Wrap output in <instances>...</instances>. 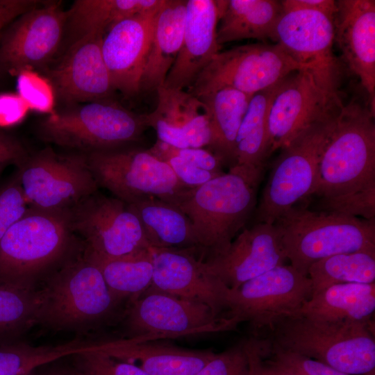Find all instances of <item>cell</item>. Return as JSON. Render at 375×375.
<instances>
[{
  "label": "cell",
  "mask_w": 375,
  "mask_h": 375,
  "mask_svg": "<svg viewBox=\"0 0 375 375\" xmlns=\"http://www.w3.org/2000/svg\"><path fill=\"white\" fill-rule=\"evenodd\" d=\"M226 0H186L183 42L164 86L188 89L212 57L220 51L217 30Z\"/></svg>",
  "instance_id": "cell-22"
},
{
  "label": "cell",
  "mask_w": 375,
  "mask_h": 375,
  "mask_svg": "<svg viewBox=\"0 0 375 375\" xmlns=\"http://www.w3.org/2000/svg\"><path fill=\"white\" fill-rule=\"evenodd\" d=\"M151 287L163 292L210 307L217 314L228 312L230 289L207 269L195 251L151 247Z\"/></svg>",
  "instance_id": "cell-19"
},
{
  "label": "cell",
  "mask_w": 375,
  "mask_h": 375,
  "mask_svg": "<svg viewBox=\"0 0 375 375\" xmlns=\"http://www.w3.org/2000/svg\"><path fill=\"white\" fill-rule=\"evenodd\" d=\"M27 156L24 147L18 140L0 133V173L9 165H20Z\"/></svg>",
  "instance_id": "cell-47"
},
{
  "label": "cell",
  "mask_w": 375,
  "mask_h": 375,
  "mask_svg": "<svg viewBox=\"0 0 375 375\" xmlns=\"http://www.w3.org/2000/svg\"><path fill=\"white\" fill-rule=\"evenodd\" d=\"M283 11L308 10L322 12L334 19L338 10L337 1L333 0H284L281 1Z\"/></svg>",
  "instance_id": "cell-49"
},
{
  "label": "cell",
  "mask_w": 375,
  "mask_h": 375,
  "mask_svg": "<svg viewBox=\"0 0 375 375\" xmlns=\"http://www.w3.org/2000/svg\"><path fill=\"white\" fill-rule=\"evenodd\" d=\"M94 349L77 354L85 373L88 375H149L138 366L115 359L101 350Z\"/></svg>",
  "instance_id": "cell-40"
},
{
  "label": "cell",
  "mask_w": 375,
  "mask_h": 375,
  "mask_svg": "<svg viewBox=\"0 0 375 375\" xmlns=\"http://www.w3.org/2000/svg\"><path fill=\"white\" fill-rule=\"evenodd\" d=\"M29 108L17 94L0 95V126H14L21 122Z\"/></svg>",
  "instance_id": "cell-46"
},
{
  "label": "cell",
  "mask_w": 375,
  "mask_h": 375,
  "mask_svg": "<svg viewBox=\"0 0 375 375\" xmlns=\"http://www.w3.org/2000/svg\"><path fill=\"white\" fill-rule=\"evenodd\" d=\"M16 174L0 184V240L30 207Z\"/></svg>",
  "instance_id": "cell-39"
},
{
  "label": "cell",
  "mask_w": 375,
  "mask_h": 375,
  "mask_svg": "<svg viewBox=\"0 0 375 375\" xmlns=\"http://www.w3.org/2000/svg\"><path fill=\"white\" fill-rule=\"evenodd\" d=\"M18 95L29 110L53 113L55 92L51 81L33 69H24L18 74Z\"/></svg>",
  "instance_id": "cell-38"
},
{
  "label": "cell",
  "mask_w": 375,
  "mask_h": 375,
  "mask_svg": "<svg viewBox=\"0 0 375 375\" xmlns=\"http://www.w3.org/2000/svg\"><path fill=\"white\" fill-rule=\"evenodd\" d=\"M283 80L252 96L238 131L234 166L264 173L267 160L270 156L268 145L269 110L272 100Z\"/></svg>",
  "instance_id": "cell-31"
},
{
  "label": "cell",
  "mask_w": 375,
  "mask_h": 375,
  "mask_svg": "<svg viewBox=\"0 0 375 375\" xmlns=\"http://www.w3.org/2000/svg\"><path fill=\"white\" fill-rule=\"evenodd\" d=\"M158 159L174 156L179 157L202 169L216 174H222V160L210 150L204 148H177L157 140L149 149Z\"/></svg>",
  "instance_id": "cell-42"
},
{
  "label": "cell",
  "mask_w": 375,
  "mask_h": 375,
  "mask_svg": "<svg viewBox=\"0 0 375 375\" xmlns=\"http://www.w3.org/2000/svg\"><path fill=\"white\" fill-rule=\"evenodd\" d=\"M125 322L128 339L138 342L233 331L240 324L205 303L152 287L131 299Z\"/></svg>",
  "instance_id": "cell-10"
},
{
  "label": "cell",
  "mask_w": 375,
  "mask_h": 375,
  "mask_svg": "<svg viewBox=\"0 0 375 375\" xmlns=\"http://www.w3.org/2000/svg\"><path fill=\"white\" fill-rule=\"evenodd\" d=\"M307 276L312 295L340 283H375V252L342 253L322 259L312 265Z\"/></svg>",
  "instance_id": "cell-35"
},
{
  "label": "cell",
  "mask_w": 375,
  "mask_h": 375,
  "mask_svg": "<svg viewBox=\"0 0 375 375\" xmlns=\"http://www.w3.org/2000/svg\"><path fill=\"white\" fill-rule=\"evenodd\" d=\"M148 128L146 114H135L110 100L49 115L40 124L47 141L89 153L121 148L138 141Z\"/></svg>",
  "instance_id": "cell-7"
},
{
  "label": "cell",
  "mask_w": 375,
  "mask_h": 375,
  "mask_svg": "<svg viewBox=\"0 0 375 375\" xmlns=\"http://www.w3.org/2000/svg\"><path fill=\"white\" fill-rule=\"evenodd\" d=\"M103 37L87 34L77 38L50 71L49 80L63 99L101 101L115 91L102 54Z\"/></svg>",
  "instance_id": "cell-21"
},
{
  "label": "cell",
  "mask_w": 375,
  "mask_h": 375,
  "mask_svg": "<svg viewBox=\"0 0 375 375\" xmlns=\"http://www.w3.org/2000/svg\"><path fill=\"white\" fill-rule=\"evenodd\" d=\"M283 12L281 1L228 0L217 26V42L222 46L244 39L273 40Z\"/></svg>",
  "instance_id": "cell-28"
},
{
  "label": "cell",
  "mask_w": 375,
  "mask_h": 375,
  "mask_svg": "<svg viewBox=\"0 0 375 375\" xmlns=\"http://www.w3.org/2000/svg\"><path fill=\"white\" fill-rule=\"evenodd\" d=\"M127 206L138 218L151 247L200 250L190 219L177 206L153 197Z\"/></svg>",
  "instance_id": "cell-26"
},
{
  "label": "cell",
  "mask_w": 375,
  "mask_h": 375,
  "mask_svg": "<svg viewBox=\"0 0 375 375\" xmlns=\"http://www.w3.org/2000/svg\"><path fill=\"white\" fill-rule=\"evenodd\" d=\"M67 12L57 1L40 3L16 19L0 39V60L12 74L49 62L60 44Z\"/></svg>",
  "instance_id": "cell-16"
},
{
  "label": "cell",
  "mask_w": 375,
  "mask_h": 375,
  "mask_svg": "<svg viewBox=\"0 0 375 375\" xmlns=\"http://www.w3.org/2000/svg\"><path fill=\"white\" fill-rule=\"evenodd\" d=\"M101 350L138 366L149 375H195L215 354L210 349H189L132 339L104 342Z\"/></svg>",
  "instance_id": "cell-24"
},
{
  "label": "cell",
  "mask_w": 375,
  "mask_h": 375,
  "mask_svg": "<svg viewBox=\"0 0 375 375\" xmlns=\"http://www.w3.org/2000/svg\"><path fill=\"white\" fill-rule=\"evenodd\" d=\"M337 6L334 40L348 67L360 79L374 114L375 1L340 0Z\"/></svg>",
  "instance_id": "cell-23"
},
{
  "label": "cell",
  "mask_w": 375,
  "mask_h": 375,
  "mask_svg": "<svg viewBox=\"0 0 375 375\" xmlns=\"http://www.w3.org/2000/svg\"><path fill=\"white\" fill-rule=\"evenodd\" d=\"M312 283L290 265L276 266L231 290L228 317L247 322L254 337L270 332L281 320L298 315L312 297Z\"/></svg>",
  "instance_id": "cell-11"
},
{
  "label": "cell",
  "mask_w": 375,
  "mask_h": 375,
  "mask_svg": "<svg viewBox=\"0 0 375 375\" xmlns=\"http://www.w3.org/2000/svg\"><path fill=\"white\" fill-rule=\"evenodd\" d=\"M40 3L36 0H0V39L6 26Z\"/></svg>",
  "instance_id": "cell-48"
},
{
  "label": "cell",
  "mask_w": 375,
  "mask_h": 375,
  "mask_svg": "<svg viewBox=\"0 0 375 375\" xmlns=\"http://www.w3.org/2000/svg\"><path fill=\"white\" fill-rule=\"evenodd\" d=\"M161 160L167 162L178 179L190 188L200 186L222 174L199 168L177 156H169Z\"/></svg>",
  "instance_id": "cell-45"
},
{
  "label": "cell",
  "mask_w": 375,
  "mask_h": 375,
  "mask_svg": "<svg viewBox=\"0 0 375 375\" xmlns=\"http://www.w3.org/2000/svg\"><path fill=\"white\" fill-rule=\"evenodd\" d=\"M86 158L98 185L126 204L153 197L176 206L190 189L149 149L118 148L89 153Z\"/></svg>",
  "instance_id": "cell-9"
},
{
  "label": "cell",
  "mask_w": 375,
  "mask_h": 375,
  "mask_svg": "<svg viewBox=\"0 0 375 375\" xmlns=\"http://www.w3.org/2000/svg\"><path fill=\"white\" fill-rule=\"evenodd\" d=\"M369 321L324 320L297 315L269 332V343L351 375H374L375 338Z\"/></svg>",
  "instance_id": "cell-2"
},
{
  "label": "cell",
  "mask_w": 375,
  "mask_h": 375,
  "mask_svg": "<svg viewBox=\"0 0 375 375\" xmlns=\"http://www.w3.org/2000/svg\"><path fill=\"white\" fill-rule=\"evenodd\" d=\"M40 292V322L57 328H76L103 321L119 303L100 269L85 254L61 269Z\"/></svg>",
  "instance_id": "cell-6"
},
{
  "label": "cell",
  "mask_w": 375,
  "mask_h": 375,
  "mask_svg": "<svg viewBox=\"0 0 375 375\" xmlns=\"http://www.w3.org/2000/svg\"><path fill=\"white\" fill-rule=\"evenodd\" d=\"M28 375H71V374H69L65 373V372H53L44 374H33V372H32V373L29 374Z\"/></svg>",
  "instance_id": "cell-50"
},
{
  "label": "cell",
  "mask_w": 375,
  "mask_h": 375,
  "mask_svg": "<svg viewBox=\"0 0 375 375\" xmlns=\"http://www.w3.org/2000/svg\"><path fill=\"white\" fill-rule=\"evenodd\" d=\"M252 96L231 88H222L197 97L210 124V151L229 168L235 165V140Z\"/></svg>",
  "instance_id": "cell-27"
},
{
  "label": "cell",
  "mask_w": 375,
  "mask_h": 375,
  "mask_svg": "<svg viewBox=\"0 0 375 375\" xmlns=\"http://www.w3.org/2000/svg\"><path fill=\"white\" fill-rule=\"evenodd\" d=\"M312 209L375 219V184L338 194L318 197Z\"/></svg>",
  "instance_id": "cell-37"
},
{
  "label": "cell",
  "mask_w": 375,
  "mask_h": 375,
  "mask_svg": "<svg viewBox=\"0 0 375 375\" xmlns=\"http://www.w3.org/2000/svg\"><path fill=\"white\" fill-rule=\"evenodd\" d=\"M375 311V283L331 285L306 301L298 315L324 320L369 321Z\"/></svg>",
  "instance_id": "cell-29"
},
{
  "label": "cell",
  "mask_w": 375,
  "mask_h": 375,
  "mask_svg": "<svg viewBox=\"0 0 375 375\" xmlns=\"http://www.w3.org/2000/svg\"><path fill=\"white\" fill-rule=\"evenodd\" d=\"M162 4L150 12L117 22L103 37L102 54L113 88L126 97L140 92L154 24Z\"/></svg>",
  "instance_id": "cell-20"
},
{
  "label": "cell",
  "mask_w": 375,
  "mask_h": 375,
  "mask_svg": "<svg viewBox=\"0 0 375 375\" xmlns=\"http://www.w3.org/2000/svg\"><path fill=\"white\" fill-rule=\"evenodd\" d=\"M185 14L186 1L164 0L156 15L140 92L164 85L182 46Z\"/></svg>",
  "instance_id": "cell-25"
},
{
  "label": "cell",
  "mask_w": 375,
  "mask_h": 375,
  "mask_svg": "<svg viewBox=\"0 0 375 375\" xmlns=\"http://www.w3.org/2000/svg\"><path fill=\"white\" fill-rule=\"evenodd\" d=\"M303 67L278 43H253L216 53L187 91L198 97L222 88L253 95Z\"/></svg>",
  "instance_id": "cell-12"
},
{
  "label": "cell",
  "mask_w": 375,
  "mask_h": 375,
  "mask_svg": "<svg viewBox=\"0 0 375 375\" xmlns=\"http://www.w3.org/2000/svg\"><path fill=\"white\" fill-rule=\"evenodd\" d=\"M249 361V375H297L290 369L271 358L259 338L244 340Z\"/></svg>",
  "instance_id": "cell-44"
},
{
  "label": "cell",
  "mask_w": 375,
  "mask_h": 375,
  "mask_svg": "<svg viewBox=\"0 0 375 375\" xmlns=\"http://www.w3.org/2000/svg\"><path fill=\"white\" fill-rule=\"evenodd\" d=\"M338 110L303 131L281 149L257 202L255 223L273 224L312 196L321 156Z\"/></svg>",
  "instance_id": "cell-5"
},
{
  "label": "cell",
  "mask_w": 375,
  "mask_h": 375,
  "mask_svg": "<svg viewBox=\"0 0 375 375\" xmlns=\"http://www.w3.org/2000/svg\"><path fill=\"white\" fill-rule=\"evenodd\" d=\"M52 346L35 347L19 342L0 344V375H28L38 367L53 362Z\"/></svg>",
  "instance_id": "cell-36"
},
{
  "label": "cell",
  "mask_w": 375,
  "mask_h": 375,
  "mask_svg": "<svg viewBox=\"0 0 375 375\" xmlns=\"http://www.w3.org/2000/svg\"><path fill=\"white\" fill-rule=\"evenodd\" d=\"M262 176L235 165L181 197L176 206L190 219L202 257L224 252L244 228L256 209Z\"/></svg>",
  "instance_id": "cell-1"
},
{
  "label": "cell",
  "mask_w": 375,
  "mask_h": 375,
  "mask_svg": "<svg viewBox=\"0 0 375 375\" xmlns=\"http://www.w3.org/2000/svg\"><path fill=\"white\" fill-rule=\"evenodd\" d=\"M4 69L1 62V60H0V74L1 72Z\"/></svg>",
  "instance_id": "cell-51"
},
{
  "label": "cell",
  "mask_w": 375,
  "mask_h": 375,
  "mask_svg": "<svg viewBox=\"0 0 375 375\" xmlns=\"http://www.w3.org/2000/svg\"><path fill=\"white\" fill-rule=\"evenodd\" d=\"M42 296L32 282L0 278V344L15 340L40 321Z\"/></svg>",
  "instance_id": "cell-33"
},
{
  "label": "cell",
  "mask_w": 375,
  "mask_h": 375,
  "mask_svg": "<svg viewBox=\"0 0 375 375\" xmlns=\"http://www.w3.org/2000/svg\"><path fill=\"white\" fill-rule=\"evenodd\" d=\"M85 254L100 269L110 291L119 302L138 297L151 285V249L120 258L103 257L87 250Z\"/></svg>",
  "instance_id": "cell-34"
},
{
  "label": "cell",
  "mask_w": 375,
  "mask_h": 375,
  "mask_svg": "<svg viewBox=\"0 0 375 375\" xmlns=\"http://www.w3.org/2000/svg\"><path fill=\"white\" fill-rule=\"evenodd\" d=\"M77 375H88V374L84 372V373H81V374H77Z\"/></svg>",
  "instance_id": "cell-52"
},
{
  "label": "cell",
  "mask_w": 375,
  "mask_h": 375,
  "mask_svg": "<svg viewBox=\"0 0 375 375\" xmlns=\"http://www.w3.org/2000/svg\"><path fill=\"white\" fill-rule=\"evenodd\" d=\"M195 375H249L244 340L213 358Z\"/></svg>",
  "instance_id": "cell-41"
},
{
  "label": "cell",
  "mask_w": 375,
  "mask_h": 375,
  "mask_svg": "<svg viewBox=\"0 0 375 375\" xmlns=\"http://www.w3.org/2000/svg\"><path fill=\"white\" fill-rule=\"evenodd\" d=\"M306 68L288 76L272 100L268 113L269 155L288 144L303 131L340 108Z\"/></svg>",
  "instance_id": "cell-17"
},
{
  "label": "cell",
  "mask_w": 375,
  "mask_h": 375,
  "mask_svg": "<svg viewBox=\"0 0 375 375\" xmlns=\"http://www.w3.org/2000/svg\"><path fill=\"white\" fill-rule=\"evenodd\" d=\"M334 37V19L318 11L297 10L283 12L273 40L310 72L330 99L341 103L340 68L333 53Z\"/></svg>",
  "instance_id": "cell-14"
},
{
  "label": "cell",
  "mask_w": 375,
  "mask_h": 375,
  "mask_svg": "<svg viewBox=\"0 0 375 375\" xmlns=\"http://www.w3.org/2000/svg\"><path fill=\"white\" fill-rule=\"evenodd\" d=\"M72 231L69 210L30 207L0 240V278L32 282L63 255Z\"/></svg>",
  "instance_id": "cell-8"
},
{
  "label": "cell",
  "mask_w": 375,
  "mask_h": 375,
  "mask_svg": "<svg viewBox=\"0 0 375 375\" xmlns=\"http://www.w3.org/2000/svg\"><path fill=\"white\" fill-rule=\"evenodd\" d=\"M157 106L146 114L148 127L156 131L158 140L177 148H188L186 135L204 114L201 101L187 90L165 88L156 90Z\"/></svg>",
  "instance_id": "cell-30"
},
{
  "label": "cell",
  "mask_w": 375,
  "mask_h": 375,
  "mask_svg": "<svg viewBox=\"0 0 375 375\" xmlns=\"http://www.w3.org/2000/svg\"><path fill=\"white\" fill-rule=\"evenodd\" d=\"M274 224L287 260L304 276L312 265L325 258L375 252V219L316 210L298 203Z\"/></svg>",
  "instance_id": "cell-4"
},
{
  "label": "cell",
  "mask_w": 375,
  "mask_h": 375,
  "mask_svg": "<svg viewBox=\"0 0 375 375\" xmlns=\"http://www.w3.org/2000/svg\"><path fill=\"white\" fill-rule=\"evenodd\" d=\"M15 173L31 208L68 210L95 194L98 184L85 156H63L46 149L27 158Z\"/></svg>",
  "instance_id": "cell-13"
},
{
  "label": "cell",
  "mask_w": 375,
  "mask_h": 375,
  "mask_svg": "<svg viewBox=\"0 0 375 375\" xmlns=\"http://www.w3.org/2000/svg\"><path fill=\"white\" fill-rule=\"evenodd\" d=\"M72 231L86 241L87 251L120 258L151 249L141 224L127 204L116 197L94 194L69 210Z\"/></svg>",
  "instance_id": "cell-15"
},
{
  "label": "cell",
  "mask_w": 375,
  "mask_h": 375,
  "mask_svg": "<svg viewBox=\"0 0 375 375\" xmlns=\"http://www.w3.org/2000/svg\"><path fill=\"white\" fill-rule=\"evenodd\" d=\"M203 260L208 270L231 290L288 260L277 228L267 223L244 227L224 252Z\"/></svg>",
  "instance_id": "cell-18"
},
{
  "label": "cell",
  "mask_w": 375,
  "mask_h": 375,
  "mask_svg": "<svg viewBox=\"0 0 375 375\" xmlns=\"http://www.w3.org/2000/svg\"><path fill=\"white\" fill-rule=\"evenodd\" d=\"M267 354L297 375H351L306 356L281 349L264 338Z\"/></svg>",
  "instance_id": "cell-43"
},
{
  "label": "cell",
  "mask_w": 375,
  "mask_h": 375,
  "mask_svg": "<svg viewBox=\"0 0 375 375\" xmlns=\"http://www.w3.org/2000/svg\"><path fill=\"white\" fill-rule=\"evenodd\" d=\"M164 0H76L67 12V21L78 38L104 34L126 18L158 8Z\"/></svg>",
  "instance_id": "cell-32"
},
{
  "label": "cell",
  "mask_w": 375,
  "mask_h": 375,
  "mask_svg": "<svg viewBox=\"0 0 375 375\" xmlns=\"http://www.w3.org/2000/svg\"><path fill=\"white\" fill-rule=\"evenodd\" d=\"M374 114L355 98L342 104L323 149L311 197L344 193L375 184Z\"/></svg>",
  "instance_id": "cell-3"
}]
</instances>
